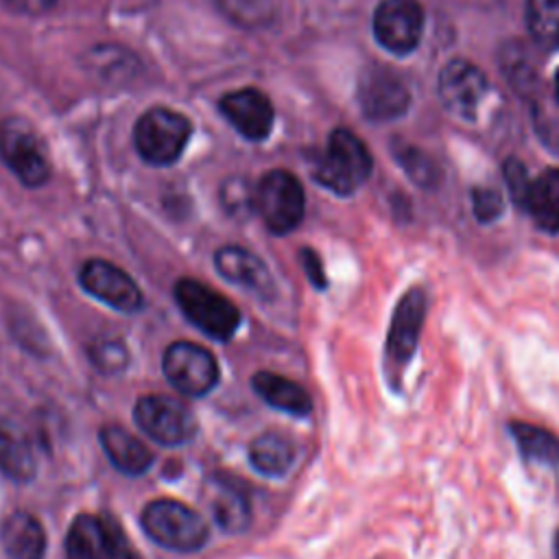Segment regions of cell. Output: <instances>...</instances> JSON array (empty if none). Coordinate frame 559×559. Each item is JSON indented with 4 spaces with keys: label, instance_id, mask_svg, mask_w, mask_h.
<instances>
[{
    "label": "cell",
    "instance_id": "cell-1",
    "mask_svg": "<svg viewBox=\"0 0 559 559\" xmlns=\"http://www.w3.org/2000/svg\"><path fill=\"white\" fill-rule=\"evenodd\" d=\"M314 179L334 194H354L371 175V155L349 129H334L312 170Z\"/></svg>",
    "mask_w": 559,
    "mask_h": 559
},
{
    "label": "cell",
    "instance_id": "cell-2",
    "mask_svg": "<svg viewBox=\"0 0 559 559\" xmlns=\"http://www.w3.org/2000/svg\"><path fill=\"white\" fill-rule=\"evenodd\" d=\"M140 524L155 544L175 552H194L210 535L207 522L199 511L170 498L148 502L142 509Z\"/></svg>",
    "mask_w": 559,
    "mask_h": 559
},
{
    "label": "cell",
    "instance_id": "cell-3",
    "mask_svg": "<svg viewBox=\"0 0 559 559\" xmlns=\"http://www.w3.org/2000/svg\"><path fill=\"white\" fill-rule=\"evenodd\" d=\"M175 301L194 328L216 341H229L240 325V310L223 293L199 280H179L175 284Z\"/></svg>",
    "mask_w": 559,
    "mask_h": 559
},
{
    "label": "cell",
    "instance_id": "cell-4",
    "mask_svg": "<svg viewBox=\"0 0 559 559\" xmlns=\"http://www.w3.org/2000/svg\"><path fill=\"white\" fill-rule=\"evenodd\" d=\"M253 210L269 231L284 236L293 231L306 210V197L299 179L286 170L266 173L253 190Z\"/></svg>",
    "mask_w": 559,
    "mask_h": 559
},
{
    "label": "cell",
    "instance_id": "cell-5",
    "mask_svg": "<svg viewBox=\"0 0 559 559\" xmlns=\"http://www.w3.org/2000/svg\"><path fill=\"white\" fill-rule=\"evenodd\" d=\"M192 127L186 116L166 107L148 109L135 124L133 140L140 157L153 166H168L179 159Z\"/></svg>",
    "mask_w": 559,
    "mask_h": 559
},
{
    "label": "cell",
    "instance_id": "cell-6",
    "mask_svg": "<svg viewBox=\"0 0 559 559\" xmlns=\"http://www.w3.org/2000/svg\"><path fill=\"white\" fill-rule=\"evenodd\" d=\"M162 371L170 386L186 397H203L218 382L212 352L190 341H175L164 349Z\"/></svg>",
    "mask_w": 559,
    "mask_h": 559
},
{
    "label": "cell",
    "instance_id": "cell-7",
    "mask_svg": "<svg viewBox=\"0 0 559 559\" xmlns=\"http://www.w3.org/2000/svg\"><path fill=\"white\" fill-rule=\"evenodd\" d=\"M133 415L144 435L168 448H179L197 435L192 411L170 395H142Z\"/></svg>",
    "mask_w": 559,
    "mask_h": 559
},
{
    "label": "cell",
    "instance_id": "cell-8",
    "mask_svg": "<svg viewBox=\"0 0 559 559\" xmlns=\"http://www.w3.org/2000/svg\"><path fill=\"white\" fill-rule=\"evenodd\" d=\"M0 157L24 186H41L50 175L44 142L24 120L11 118L0 124Z\"/></svg>",
    "mask_w": 559,
    "mask_h": 559
},
{
    "label": "cell",
    "instance_id": "cell-9",
    "mask_svg": "<svg viewBox=\"0 0 559 559\" xmlns=\"http://www.w3.org/2000/svg\"><path fill=\"white\" fill-rule=\"evenodd\" d=\"M426 308L428 301L421 286H411L395 304L384 345L386 362L395 371H402L417 352L421 328L426 321Z\"/></svg>",
    "mask_w": 559,
    "mask_h": 559
},
{
    "label": "cell",
    "instance_id": "cell-10",
    "mask_svg": "<svg viewBox=\"0 0 559 559\" xmlns=\"http://www.w3.org/2000/svg\"><path fill=\"white\" fill-rule=\"evenodd\" d=\"M424 11L417 0H382L373 11V35L393 55H408L419 46Z\"/></svg>",
    "mask_w": 559,
    "mask_h": 559
},
{
    "label": "cell",
    "instance_id": "cell-11",
    "mask_svg": "<svg viewBox=\"0 0 559 559\" xmlns=\"http://www.w3.org/2000/svg\"><path fill=\"white\" fill-rule=\"evenodd\" d=\"M79 284L83 290L98 301L107 304L118 312H138L144 304L142 290L138 284L116 264L107 260H87L79 271Z\"/></svg>",
    "mask_w": 559,
    "mask_h": 559
},
{
    "label": "cell",
    "instance_id": "cell-12",
    "mask_svg": "<svg viewBox=\"0 0 559 559\" xmlns=\"http://www.w3.org/2000/svg\"><path fill=\"white\" fill-rule=\"evenodd\" d=\"M437 90L448 111L463 120H474L487 94V79L474 63L454 59L441 70Z\"/></svg>",
    "mask_w": 559,
    "mask_h": 559
},
{
    "label": "cell",
    "instance_id": "cell-13",
    "mask_svg": "<svg viewBox=\"0 0 559 559\" xmlns=\"http://www.w3.org/2000/svg\"><path fill=\"white\" fill-rule=\"evenodd\" d=\"M358 100L367 118L378 122L393 120L406 111L408 90L393 70L373 66L360 76Z\"/></svg>",
    "mask_w": 559,
    "mask_h": 559
},
{
    "label": "cell",
    "instance_id": "cell-14",
    "mask_svg": "<svg viewBox=\"0 0 559 559\" xmlns=\"http://www.w3.org/2000/svg\"><path fill=\"white\" fill-rule=\"evenodd\" d=\"M218 107L223 116L229 120V124L251 142L264 140L273 129V105L269 96L255 87H245L225 94Z\"/></svg>",
    "mask_w": 559,
    "mask_h": 559
},
{
    "label": "cell",
    "instance_id": "cell-15",
    "mask_svg": "<svg viewBox=\"0 0 559 559\" xmlns=\"http://www.w3.org/2000/svg\"><path fill=\"white\" fill-rule=\"evenodd\" d=\"M118 528L111 518L79 513L66 535V559H116Z\"/></svg>",
    "mask_w": 559,
    "mask_h": 559
},
{
    "label": "cell",
    "instance_id": "cell-16",
    "mask_svg": "<svg viewBox=\"0 0 559 559\" xmlns=\"http://www.w3.org/2000/svg\"><path fill=\"white\" fill-rule=\"evenodd\" d=\"M214 266L227 282L242 286L247 293H253L258 297H271L273 293V280L269 269L255 253L242 247H221L214 253Z\"/></svg>",
    "mask_w": 559,
    "mask_h": 559
},
{
    "label": "cell",
    "instance_id": "cell-17",
    "mask_svg": "<svg viewBox=\"0 0 559 559\" xmlns=\"http://www.w3.org/2000/svg\"><path fill=\"white\" fill-rule=\"evenodd\" d=\"M520 210L531 216L537 229L559 234V168H546L531 179Z\"/></svg>",
    "mask_w": 559,
    "mask_h": 559
},
{
    "label": "cell",
    "instance_id": "cell-18",
    "mask_svg": "<svg viewBox=\"0 0 559 559\" xmlns=\"http://www.w3.org/2000/svg\"><path fill=\"white\" fill-rule=\"evenodd\" d=\"M251 386L269 406L282 413H288L295 417H308L312 411V400L308 391L299 382L284 378L280 373L258 371L251 378Z\"/></svg>",
    "mask_w": 559,
    "mask_h": 559
},
{
    "label": "cell",
    "instance_id": "cell-19",
    "mask_svg": "<svg viewBox=\"0 0 559 559\" xmlns=\"http://www.w3.org/2000/svg\"><path fill=\"white\" fill-rule=\"evenodd\" d=\"M98 437L107 459L122 474L138 476L153 465V452L122 426H103Z\"/></svg>",
    "mask_w": 559,
    "mask_h": 559
},
{
    "label": "cell",
    "instance_id": "cell-20",
    "mask_svg": "<svg viewBox=\"0 0 559 559\" xmlns=\"http://www.w3.org/2000/svg\"><path fill=\"white\" fill-rule=\"evenodd\" d=\"M507 430L524 463L550 469L559 467V435L522 419H511L507 424Z\"/></svg>",
    "mask_w": 559,
    "mask_h": 559
},
{
    "label": "cell",
    "instance_id": "cell-21",
    "mask_svg": "<svg viewBox=\"0 0 559 559\" xmlns=\"http://www.w3.org/2000/svg\"><path fill=\"white\" fill-rule=\"evenodd\" d=\"M0 542L11 559H44L46 552L44 526L26 511H17L4 520Z\"/></svg>",
    "mask_w": 559,
    "mask_h": 559
},
{
    "label": "cell",
    "instance_id": "cell-22",
    "mask_svg": "<svg viewBox=\"0 0 559 559\" xmlns=\"http://www.w3.org/2000/svg\"><path fill=\"white\" fill-rule=\"evenodd\" d=\"M0 472L15 483H28L37 472L33 445L26 432L9 421H0Z\"/></svg>",
    "mask_w": 559,
    "mask_h": 559
},
{
    "label": "cell",
    "instance_id": "cell-23",
    "mask_svg": "<svg viewBox=\"0 0 559 559\" xmlns=\"http://www.w3.org/2000/svg\"><path fill=\"white\" fill-rule=\"evenodd\" d=\"M210 509L214 522L227 533H242L251 522V504L247 493L227 480H214L210 493Z\"/></svg>",
    "mask_w": 559,
    "mask_h": 559
},
{
    "label": "cell",
    "instance_id": "cell-24",
    "mask_svg": "<svg viewBox=\"0 0 559 559\" xmlns=\"http://www.w3.org/2000/svg\"><path fill=\"white\" fill-rule=\"evenodd\" d=\"M295 443L282 432H262L249 445V461L262 476H284L295 461Z\"/></svg>",
    "mask_w": 559,
    "mask_h": 559
},
{
    "label": "cell",
    "instance_id": "cell-25",
    "mask_svg": "<svg viewBox=\"0 0 559 559\" xmlns=\"http://www.w3.org/2000/svg\"><path fill=\"white\" fill-rule=\"evenodd\" d=\"M526 26L542 48H559V0H526Z\"/></svg>",
    "mask_w": 559,
    "mask_h": 559
},
{
    "label": "cell",
    "instance_id": "cell-26",
    "mask_svg": "<svg viewBox=\"0 0 559 559\" xmlns=\"http://www.w3.org/2000/svg\"><path fill=\"white\" fill-rule=\"evenodd\" d=\"M216 7L231 22L245 28H260L269 24L280 7V0H214Z\"/></svg>",
    "mask_w": 559,
    "mask_h": 559
},
{
    "label": "cell",
    "instance_id": "cell-27",
    "mask_svg": "<svg viewBox=\"0 0 559 559\" xmlns=\"http://www.w3.org/2000/svg\"><path fill=\"white\" fill-rule=\"evenodd\" d=\"M400 164L404 166V170L408 173V177L417 186H421V188H435L437 186V181H439L437 166L430 162V157H426L417 148H402L400 151Z\"/></svg>",
    "mask_w": 559,
    "mask_h": 559
},
{
    "label": "cell",
    "instance_id": "cell-28",
    "mask_svg": "<svg viewBox=\"0 0 559 559\" xmlns=\"http://www.w3.org/2000/svg\"><path fill=\"white\" fill-rule=\"evenodd\" d=\"M469 199H472V212L478 223H485V225L493 223L504 212V199L496 188L476 186V188H472Z\"/></svg>",
    "mask_w": 559,
    "mask_h": 559
},
{
    "label": "cell",
    "instance_id": "cell-29",
    "mask_svg": "<svg viewBox=\"0 0 559 559\" xmlns=\"http://www.w3.org/2000/svg\"><path fill=\"white\" fill-rule=\"evenodd\" d=\"M92 360L100 371L116 373L127 367V347L120 338H103L92 347Z\"/></svg>",
    "mask_w": 559,
    "mask_h": 559
},
{
    "label": "cell",
    "instance_id": "cell-30",
    "mask_svg": "<svg viewBox=\"0 0 559 559\" xmlns=\"http://www.w3.org/2000/svg\"><path fill=\"white\" fill-rule=\"evenodd\" d=\"M502 175H504V183H507V190H509V194H511V201L520 207L522 201H524V194H526V190H528V183H531V177H528V173H526V166H524L520 159L511 157V159L504 162Z\"/></svg>",
    "mask_w": 559,
    "mask_h": 559
},
{
    "label": "cell",
    "instance_id": "cell-31",
    "mask_svg": "<svg viewBox=\"0 0 559 559\" xmlns=\"http://www.w3.org/2000/svg\"><path fill=\"white\" fill-rule=\"evenodd\" d=\"M301 264H304V273L308 275L310 284H312L317 290H325L328 277H325L321 258H319L312 249H301Z\"/></svg>",
    "mask_w": 559,
    "mask_h": 559
},
{
    "label": "cell",
    "instance_id": "cell-32",
    "mask_svg": "<svg viewBox=\"0 0 559 559\" xmlns=\"http://www.w3.org/2000/svg\"><path fill=\"white\" fill-rule=\"evenodd\" d=\"M4 4L22 15H39L48 11L55 4V0H4Z\"/></svg>",
    "mask_w": 559,
    "mask_h": 559
},
{
    "label": "cell",
    "instance_id": "cell-33",
    "mask_svg": "<svg viewBox=\"0 0 559 559\" xmlns=\"http://www.w3.org/2000/svg\"><path fill=\"white\" fill-rule=\"evenodd\" d=\"M552 559H559V528L555 531V537H552Z\"/></svg>",
    "mask_w": 559,
    "mask_h": 559
},
{
    "label": "cell",
    "instance_id": "cell-34",
    "mask_svg": "<svg viewBox=\"0 0 559 559\" xmlns=\"http://www.w3.org/2000/svg\"><path fill=\"white\" fill-rule=\"evenodd\" d=\"M555 98H557V103H559V68H557V72H555Z\"/></svg>",
    "mask_w": 559,
    "mask_h": 559
}]
</instances>
